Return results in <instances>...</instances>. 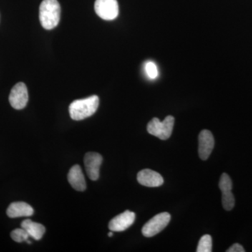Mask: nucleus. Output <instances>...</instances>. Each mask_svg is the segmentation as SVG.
Returning a JSON list of instances; mask_svg holds the SVG:
<instances>
[{
  "mask_svg": "<svg viewBox=\"0 0 252 252\" xmlns=\"http://www.w3.org/2000/svg\"><path fill=\"white\" fill-rule=\"evenodd\" d=\"M220 190L221 192L230 191L233 188V183H232L231 179L229 175L226 173L222 174L219 184Z\"/></svg>",
  "mask_w": 252,
  "mask_h": 252,
  "instance_id": "a211bd4d",
  "label": "nucleus"
},
{
  "mask_svg": "<svg viewBox=\"0 0 252 252\" xmlns=\"http://www.w3.org/2000/svg\"><path fill=\"white\" fill-rule=\"evenodd\" d=\"M113 235L114 234H113L112 231L109 232V233H108L109 237H112Z\"/></svg>",
  "mask_w": 252,
  "mask_h": 252,
  "instance_id": "412c9836",
  "label": "nucleus"
},
{
  "mask_svg": "<svg viewBox=\"0 0 252 252\" xmlns=\"http://www.w3.org/2000/svg\"><path fill=\"white\" fill-rule=\"evenodd\" d=\"M197 252H211L212 251V239L210 235H205L199 241Z\"/></svg>",
  "mask_w": 252,
  "mask_h": 252,
  "instance_id": "4468645a",
  "label": "nucleus"
},
{
  "mask_svg": "<svg viewBox=\"0 0 252 252\" xmlns=\"http://www.w3.org/2000/svg\"><path fill=\"white\" fill-rule=\"evenodd\" d=\"M11 237L16 243H23L29 240L30 235L24 228H17L11 233Z\"/></svg>",
  "mask_w": 252,
  "mask_h": 252,
  "instance_id": "f3484780",
  "label": "nucleus"
},
{
  "mask_svg": "<svg viewBox=\"0 0 252 252\" xmlns=\"http://www.w3.org/2000/svg\"><path fill=\"white\" fill-rule=\"evenodd\" d=\"M162 122L158 118H154L147 125V131L149 134L155 137H158L161 133Z\"/></svg>",
  "mask_w": 252,
  "mask_h": 252,
  "instance_id": "2eb2a0df",
  "label": "nucleus"
},
{
  "mask_svg": "<svg viewBox=\"0 0 252 252\" xmlns=\"http://www.w3.org/2000/svg\"><path fill=\"white\" fill-rule=\"evenodd\" d=\"M61 6L57 0H43L39 7V20L42 27L52 30L59 25Z\"/></svg>",
  "mask_w": 252,
  "mask_h": 252,
  "instance_id": "f03ea898",
  "label": "nucleus"
},
{
  "mask_svg": "<svg viewBox=\"0 0 252 252\" xmlns=\"http://www.w3.org/2000/svg\"><path fill=\"white\" fill-rule=\"evenodd\" d=\"M227 252H245V250H244L243 247L240 245V244H234L226 251Z\"/></svg>",
  "mask_w": 252,
  "mask_h": 252,
  "instance_id": "aec40b11",
  "label": "nucleus"
},
{
  "mask_svg": "<svg viewBox=\"0 0 252 252\" xmlns=\"http://www.w3.org/2000/svg\"><path fill=\"white\" fill-rule=\"evenodd\" d=\"M135 220V214L126 210L110 220L109 223V230L112 232L124 231L133 224Z\"/></svg>",
  "mask_w": 252,
  "mask_h": 252,
  "instance_id": "423d86ee",
  "label": "nucleus"
},
{
  "mask_svg": "<svg viewBox=\"0 0 252 252\" xmlns=\"http://www.w3.org/2000/svg\"><path fill=\"white\" fill-rule=\"evenodd\" d=\"M222 205L227 211H230L234 207L235 198L231 190L222 192Z\"/></svg>",
  "mask_w": 252,
  "mask_h": 252,
  "instance_id": "dca6fc26",
  "label": "nucleus"
},
{
  "mask_svg": "<svg viewBox=\"0 0 252 252\" xmlns=\"http://www.w3.org/2000/svg\"><path fill=\"white\" fill-rule=\"evenodd\" d=\"M21 227L28 232L30 237L35 240H41L46 231L45 227L44 225L32 221L31 220H23L21 223Z\"/></svg>",
  "mask_w": 252,
  "mask_h": 252,
  "instance_id": "f8f14e48",
  "label": "nucleus"
},
{
  "mask_svg": "<svg viewBox=\"0 0 252 252\" xmlns=\"http://www.w3.org/2000/svg\"><path fill=\"white\" fill-rule=\"evenodd\" d=\"M102 162V157L99 154L89 152L84 157L86 173L91 180H98L99 168Z\"/></svg>",
  "mask_w": 252,
  "mask_h": 252,
  "instance_id": "0eeeda50",
  "label": "nucleus"
},
{
  "mask_svg": "<svg viewBox=\"0 0 252 252\" xmlns=\"http://www.w3.org/2000/svg\"><path fill=\"white\" fill-rule=\"evenodd\" d=\"M175 118L172 116H167L162 122L161 133L159 135L158 138L162 140H166L170 138L173 130Z\"/></svg>",
  "mask_w": 252,
  "mask_h": 252,
  "instance_id": "ddd939ff",
  "label": "nucleus"
},
{
  "mask_svg": "<svg viewBox=\"0 0 252 252\" xmlns=\"http://www.w3.org/2000/svg\"><path fill=\"white\" fill-rule=\"evenodd\" d=\"M99 102V97L97 95L74 100L69 105V115L73 120L75 121H81L90 117L97 111Z\"/></svg>",
  "mask_w": 252,
  "mask_h": 252,
  "instance_id": "f257e3e1",
  "label": "nucleus"
},
{
  "mask_svg": "<svg viewBox=\"0 0 252 252\" xmlns=\"http://www.w3.org/2000/svg\"><path fill=\"white\" fill-rule=\"evenodd\" d=\"M94 8L97 16L106 21H112L119 16L117 0H96Z\"/></svg>",
  "mask_w": 252,
  "mask_h": 252,
  "instance_id": "20e7f679",
  "label": "nucleus"
},
{
  "mask_svg": "<svg viewBox=\"0 0 252 252\" xmlns=\"http://www.w3.org/2000/svg\"><path fill=\"white\" fill-rule=\"evenodd\" d=\"M198 154L202 160H207L215 147V139L210 130H203L198 137Z\"/></svg>",
  "mask_w": 252,
  "mask_h": 252,
  "instance_id": "6e6552de",
  "label": "nucleus"
},
{
  "mask_svg": "<svg viewBox=\"0 0 252 252\" xmlns=\"http://www.w3.org/2000/svg\"><path fill=\"white\" fill-rule=\"evenodd\" d=\"M9 100L11 107L15 109H23L26 107L28 102V92L26 84L18 83L11 89Z\"/></svg>",
  "mask_w": 252,
  "mask_h": 252,
  "instance_id": "39448f33",
  "label": "nucleus"
},
{
  "mask_svg": "<svg viewBox=\"0 0 252 252\" xmlns=\"http://www.w3.org/2000/svg\"><path fill=\"white\" fill-rule=\"evenodd\" d=\"M145 71L147 73V76L150 79H156L158 75V70L157 66L156 65L155 63L153 62H147L145 64Z\"/></svg>",
  "mask_w": 252,
  "mask_h": 252,
  "instance_id": "6ab92c4d",
  "label": "nucleus"
},
{
  "mask_svg": "<svg viewBox=\"0 0 252 252\" xmlns=\"http://www.w3.org/2000/svg\"><path fill=\"white\" fill-rule=\"evenodd\" d=\"M6 214L10 218L31 217L34 214V210L29 204L24 202H15L8 207Z\"/></svg>",
  "mask_w": 252,
  "mask_h": 252,
  "instance_id": "9b49d317",
  "label": "nucleus"
},
{
  "mask_svg": "<svg viewBox=\"0 0 252 252\" xmlns=\"http://www.w3.org/2000/svg\"><path fill=\"white\" fill-rule=\"evenodd\" d=\"M171 216L168 212H162L154 216L152 220L145 223L142 232L146 238H152L158 234L170 223Z\"/></svg>",
  "mask_w": 252,
  "mask_h": 252,
  "instance_id": "7ed1b4c3",
  "label": "nucleus"
},
{
  "mask_svg": "<svg viewBox=\"0 0 252 252\" xmlns=\"http://www.w3.org/2000/svg\"><path fill=\"white\" fill-rule=\"evenodd\" d=\"M69 183L72 188L79 191H84L86 189V184L84 174L79 165H75L71 167L67 175Z\"/></svg>",
  "mask_w": 252,
  "mask_h": 252,
  "instance_id": "9d476101",
  "label": "nucleus"
},
{
  "mask_svg": "<svg viewBox=\"0 0 252 252\" xmlns=\"http://www.w3.org/2000/svg\"><path fill=\"white\" fill-rule=\"evenodd\" d=\"M137 181L141 185L147 187H159L163 185V178L158 172L144 169L137 174Z\"/></svg>",
  "mask_w": 252,
  "mask_h": 252,
  "instance_id": "1a4fd4ad",
  "label": "nucleus"
}]
</instances>
